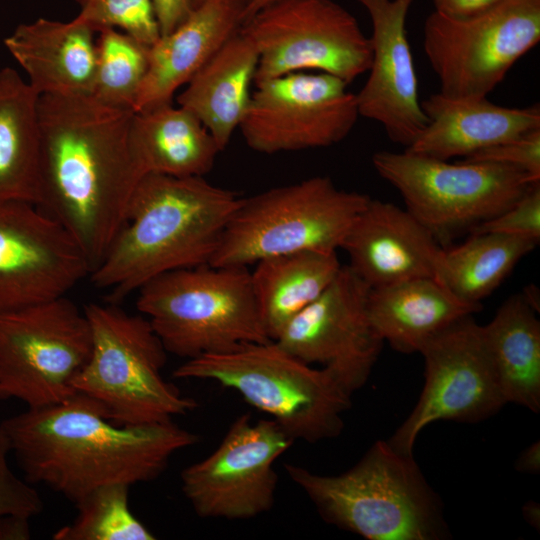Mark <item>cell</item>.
Returning <instances> with one entry per match:
<instances>
[{
    "mask_svg": "<svg viewBox=\"0 0 540 540\" xmlns=\"http://www.w3.org/2000/svg\"><path fill=\"white\" fill-rule=\"evenodd\" d=\"M133 113L90 95L38 98L39 207L69 232L91 272L122 227L141 179L129 145Z\"/></svg>",
    "mask_w": 540,
    "mask_h": 540,
    "instance_id": "obj_1",
    "label": "cell"
},
{
    "mask_svg": "<svg viewBox=\"0 0 540 540\" xmlns=\"http://www.w3.org/2000/svg\"><path fill=\"white\" fill-rule=\"evenodd\" d=\"M31 484H43L74 504L109 484L149 482L198 436L173 421L125 426L108 420L83 394L28 408L0 424Z\"/></svg>",
    "mask_w": 540,
    "mask_h": 540,
    "instance_id": "obj_2",
    "label": "cell"
},
{
    "mask_svg": "<svg viewBox=\"0 0 540 540\" xmlns=\"http://www.w3.org/2000/svg\"><path fill=\"white\" fill-rule=\"evenodd\" d=\"M241 198L204 176L142 177L91 282L118 301L161 274L209 264Z\"/></svg>",
    "mask_w": 540,
    "mask_h": 540,
    "instance_id": "obj_3",
    "label": "cell"
},
{
    "mask_svg": "<svg viewBox=\"0 0 540 540\" xmlns=\"http://www.w3.org/2000/svg\"><path fill=\"white\" fill-rule=\"evenodd\" d=\"M329 524L368 540H439L448 535L439 497L413 454L376 441L349 470L333 476L285 465Z\"/></svg>",
    "mask_w": 540,
    "mask_h": 540,
    "instance_id": "obj_4",
    "label": "cell"
},
{
    "mask_svg": "<svg viewBox=\"0 0 540 540\" xmlns=\"http://www.w3.org/2000/svg\"><path fill=\"white\" fill-rule=\"evenodd\" d=\"M173 376L211 380L236 391L294 441L337 437L351 406L352 393L330 370L313 368L274 340L186 360Z\"/></svg>",
    "mask_w": 540,
    "mask_h": 540,
    "instance_id": "obj_5",
    "label": "cell"
},
{
    "mask_svg": "<svg viewBox=\"0 0 540 540\" xmlns=\"http://www.w3.org/2000/svg\"><path fill=\"white\" fill-rule=\"evenodd\" d=\"M136 306L166 351L186 360L271 340L244 266L166 272L138 290Z\"/></svg>",
    "mask_w": 540,
    "mask_h": 540,
    "instance_id": "obj_6",
    "label": "cell"
},
{
    "mask_svg": "<svg viewBox=\"0 0 540 540\" xmlns=\"http://www.w3.org/2000/svg\"><path fill=\"white\" fill-rule=\"evenodd\" d=\"M92 333L90 357L73 381L76 393L92 400L118 424L138 426L173 421L197 408L166 381L167 351L145 316L114 304L84 306Z\"/></svg>",
    "mask_w": 540,
    "mask_h": 540,
    "instance_id": "obj_7",
    "label": "cell"
},
{
    "mask_svg": "<svg viewBox=\"0 0 540 540\" xmlns=\"http://www.w3.org/2000/svg\"><path fill=\"white\" fill-rule=\"evenodd\" d=\"M370 199L328 176L242 197L209 264L247 267L296 251H337Z\"/></svg>",
    "mask_w": 540,
    "mask_h": 540,
    "instance_id": "obj_8",
    "label": "cell"
},
{
    "mask_svg": "<svg viewBox=\"0 0 540 540\" xmlns=\"http://www.w3.org/2000/svg\"><path fill=\"white\" fill-rule=\"evenodd\" d=\"M378 175L445 247L454 237L497 216L535 183L523 170L493 162L449 163L404 150L372 156Z\"/></svg>",
    "mask_w": 540,
    "mask_h": 540,
    "instance_id": "obj_9",
    "label": "cell"
},
{
    "mask_svg": "<svg viewBox=\"0 0 540 540\" xmlns=\"http://www.w3.org/2000/svg\"><path fill=\"white\" fill-rule=\"evenodd\" d=\"M91 350L86 313L67 295L0 312V399L28 408L65 401Z\"/></svg>",
    "mask_w": 540,
    "mask_h": 540,
    "instance_id": "obj_10",
    "label": "cell"
},
{
    "mask_svg": "<svg viewBox=\"0 0 540 540\" xmlns=\"http://www.w3.org/2000/svg\"><path fill=\"white\" fill-rule=\"evenodd\" d=\"M540 41V0H502L476 16L436 11L425 20L423 49L450 98L487 97Z\"/></svg>",
    "mask_w": 540,
    "mask_h": 540,
    "instance_id": "obj_11",
    "label": "cell"
},
{
    "mask_svg": "<svg viewBox=\"0 0 540 540\" xmlns=\"http://www.w3.org/2000/svg\"><path fill=\"white\" fill-rule=\"evenodd\" d=\"M240 31L258 52L254 84L309 69L349 84L371 64L369 37L333 0H278L244 21Z\"/></svg>",
    "mask_w": 540,
    "mask_h": 540,
    "instance_id": "obj_12",
    "label": "cell"
},
{
    "mask_svg": "<svg viewBox=\"0 0 540 540\" xmlns=\"http://www.w3.org/2000/svg\"><path fill=\"white\" fill-rule=\"evenodd\" d=\"M255 86L238 128L259 153L330 147L343 141L360 117L348 83L327 73L295 72Z\"/></svg>",
    "mask_w": 540,
    "mask_h": 540,
    "instance_id": "obj_13",
    "label": "cell"
},
{
    "mask_svg": "<svg viewBox=\"0 0 540 540\" xmlns=\"http://www.w3.org/2000/svg\"><path fill=\"white\" fill-rule=\"evenodd\" d=\"M295 441L272 419L240 415L216 449L181 473V488L202 518L247 520L270 511L278 476L274 463Z\"/></svg>",
    "mask_w": 540,
    "mask_h": 540,
    "instance_id": "obj_14",
    "label": "cell"
},
{
    "mask_svg": "<svg viewBox=\"0 0 540 540\" xmlns=\"http://www.w3.org/2000/svg\"><path fill=\"white\" fill-rule=\"evenodd\" d=\"M425 382L409 416L387 440L413 454L423 428L438 420L476 423L496 414L506 401L473 315L462 317L429 339L419 352Z\"/></svg>",
    "mask_w": 540,
    "mask_h": 540,
    "instance_id": "obj_15",
    "label": "cell"
},
{
    "mask_svg": "<svg viewBox=\"0 0 540 540\" xmlns=\"http://www.w3.org/2000/svg\"><path fill=\"white\" fill-rule=\"evenodd\" d=\"M370 289L348 265L341 266L325 291L274 341L300 360L330 370L353 394L369 378L383 344L367 313Z\"/></svg>",
    "mask_w": 540,
    "mask_h": 540,
    "instance_id": "obj_16",
    "label": "cell"
},
{
    "mask_svg": "<svg viewBox=\"0 0 540 540\" xmlns=\"http://www.w3.org/2000/svg\"><path fill=\"white\" fill-rule=\"evenodd\" d=\"M90 272L73 237L41 207L0 203V312L67 295Z\"/></svg>",
    "mask_w": 540,
    "mask_h": 540,
    "instance_id": "obj_17",
    "label": "cell"
},
{
    "mask_svg": "<svg viewBox=\"0 0 540 540\" xmlns=\"http://www.w3.org/2000/svg\"><path fill=\"white\" fill-rule=\"evenodd\" d=\"M367 11L372 34L368 78L356 94L361 117L379 123L390 141L407 148L427 125L407 38L414 0H357Z\"/></svg>",
    "mask_w": 540,
    "mask_h": 540,
    "instance_id": "obj_18",
    "label": "cell"
},
{
    "mask_svg": "<svg viewBox=\"0 0 540 540\" xmlns=\"http://www.w3.org/2000/svg\"><path fill=\"white\" fill-rule=\"evenodd\" d=\"M340 248L371 289L417 278L439 280L443 247L409 211L393 203L371 198Z\"/></svg>",
    "mask_w": 540,
    "mask_h": 540,
    "instance_id": "obj_19",
    "label": "cell"
},
{
    "mask_svg": "<svg viewBox=\"0 0 540 540\" xmlns=\"http://www.w3.org/2000/svg\"><path fill=\"white\" fill-rule=\"evenodd\" d=\"M428 122L406 151L449 160L468 157L488 147L540 128L538 104L504 107L484 98H450L434 93L421 101Z\"/></svg>",
    "mask_w": 540,
    "mask_h": 540,
    "instance_id": "obj_20",
    "label": "cell"
},
{
    "mask_svg": "<svg viewBox=\"0 0 540 540\" xmlns=\"http://www.w3.org/2000/svg\"><path fill=\"white\" fill-rule=\"evenodd\" d=\"M244 6L234 0H207L171 33L149 47L148 69L133 111L141 112L172 103L217 50L236 33Z\"/></svg>",
    "mask_w": 540,
    "mask_h": 540,
    "instance_id": "obj_21",
    "label": "cell"
},
{
    "mask_svg": "<svg viewBox=\"0 0 540 540\" xmlns=\"http://www.w3.org/2000/svg\"><path fill=\"white\" fill-rule=\"evenodd\" d=\"M96 31L76 18L20 24L4 45L38 95H90L96 70Z\"/></svg>",
    "mask_w": 540,
    "mask_h": 540,
    "instance_id": "obj_22",
    "label": "cell"
},
{
    "mask_svg": "<svg viewBox=\"0 0 540 540\" xmlns=\"http://www.w3.org/2000/svg\"><path fill=\"white\" fill-rule=\"evenodd\" d=\"M481 303L455 296L434 278H417L370 289L367 313L377 336L398 352H420L458 319L481 311Z\"/></svg>",
    "mask_w": 540,
    "mask_h": 540,
    "instance_id": "obj_23",
    "label": "cell"
},
{
    "mask_svg": "<svg viewBox=\"0 0 540 540\" xmlns=\"http://www.w3.org/2000/svg\"><path fill=\"white\" fill-rule=\"evenodd\" d=\"M258 52L240 29L200 68L178 95L223 151L239 127L251 98Z\"/></svg>",
    "mask_w": 540,
    "mask_h": 540,
    "instance_id": "obj_24",
    "label": "cell"
},
{
    "mask_svg": "<svg viewBox=\"0 0 540 540\" xmlns=\"http://www.w3.org/2000/svg\"><path fill=\"white\" fill-rule=\"evenodd\" d=\"M129 145L141 178L149 174L205 176L220 152L198 118L172 103L134 112Z\"/></svg>",
    "mask_w": 540,
    "mask_h": 540,
    "instance_id": "obj_25",
    "label": "cell"
},
{
    "mask_svg": "<svg viewBox=\"0 0 540 540\" xmlns=\"http://www.w3.org/2000/svg\"><path fill=\"white\" fill-rule=\"evenodd\" d=\"M539 312L524 292L506 299L482 327L484 343L506 403L540 410Z\"/></svg>",
    "mask_w": 540,
    "mask_h": 540,
    "instance_id": "obj_26",
    "label": "cell"
},
{
    "mask_svg": "<svg viewBox=\"0 0 540 540\" xmlns=\"http://www.w3.org/2000/svg\"><path fill=\"white\" fill-rule=\"evenodd\" d=\"M38 98L14 69L0 70V203L41 202Z\"/></svg>",
    "mask_w": 540,
    "mask_h": 540,
    "instance_id": "obj_27",
    "label": "cell"
},
{
    "mask_svg": "<svg viewBox=\"0 0 540 540\" xmlns=\"http://www.w3.org/2000/svg\"><path fill=\"white\" fill-rule=\"evenodd\" d=\"M251 284L264 329L275 340L285 325L331 284L341 264L336 251L302 250L255 263Z\"/></svg>",
    "mask_w": 540,
    "mask_h": 540,
    "instance_id": "obj_28",
    "label": "cell"
},
{
    "mask_svg": "<svg viewBox=\"0 0 540 540\" xmlns=\"http://www.w3.org/2000/svg\"><path fill=\"white\" fill-rule=\"evenodd\" d=\"M537 244L521 236L470 233L462 244L443 247L438 279L461 300L480 303Z\"/></svg>",
    "mask_w": 540,
    "mask_h": 540,
    "instance_id": "obj_29",
    "label": "cell"
},
{
    "mask_svg": "<svg viewBox=\"0 0 540 540\" xmlns=\"http://www.w3.org/2000/svg\"><path fill=\"white\" fill-rule=\"evenodd\" d=\"M98 33L90 96L106 106L133 111L147 73L150 46L114 28Z\"/></svg>",
    "mask_w": 540,
    "mask_h": 540,
    "instance_id": "obj_30",
    "label": "cell"
},
{
    "mask_svg": "<svg viewBox=\"0 0 540 540\" xmlns=\"http://www.w3.org/2000/svg\"><path fill=\"white\" fill-rule=\"evenodd\" d=\"M126 484L98 487L75 503L78 514L59 528L55 540H153L155 536L134 516Z\"/></svg>",
    "mask_w": 540,
    "mask_h": 540,
    "instance_id": "obj_31",
    "label": "cell"
},
{
    "mask_svg": "<svg viewBox=\"0 0 540 540\" xmlns=\"http://www.w3.org/2000/svg\"><path fill=\"white\" fill-rule=\"evenodd\" d=\"M76 19L96 32L119 28L141 43L151 46L161 36L152 0H76Z\"/></svg>",
    "mask_w": 540,
    "mask_h": 540,
    "instance_id": "obj_32",
    "label": "cell"
},
{
    "mask_svg": "<svg viewBox=\"0 0 540 540\" xmlns=\"http://www.w3.org/2000/svg\"><path fill=\"white\" fill-rule=\"evenodd\" d=\"M470 233H497L540 240V183L533 184L511 207Z\"/></svg>",
    "mask_w": 540,
    "mask_h": 540,
    "instance_id": "obj_33",
    "label": "cell"
},
{
    "mask_svg": "<svg viewBox=\"0 0 540 540\" xmlns=\"http://www.w3.org/2000/svg\"><path fill=\"white\" fill-rule=\"evenodd\" d=\"M10 452L8 437L0 426V516L19 514L31 518L42 511L43 501L31 483L12 471L8 462Z\"/></svg>",
    "mask_w": 540,
    "mask_h": 540,
    "instance_id": "obj_34",
    "label": "cell"
},
{
    "mask_svg": "<svg viewBox=\"0 0 540 540\" xmlns=\"http://www.w3.org/2000/svg\"><path fill=\"white\" fill-rule=\"evenodd\" d=\"M463 161L493 162L523 170L540 182V128L521 137L476 152Z\"/></svg>",
    "mask_w": 540,
    "mask_h": 540,
    "instance_id": "obj_35",
    "label": "cell"
},
{
    "mask_svg": "<svg viewBox=\"0 0 540 540\" xmlns=\"http://www.w3.org/2000/svg\"><path fill=\"white\" fill-rule=\"evenodd\" d=\"M161 36L171 33L193 11L191 0H152Z\"/></svg>",
    "mask_w": 540,
    "mask_h": 540,
    "instance_id": "obj_36",
    "label": "cell"
},
{
    "mask_svg": "<svg viewBox=\"0 0 540 540\" xmlns=\"http://www.w3.org/2000/svg\"><path fill=\"white\" fill-rule=\"evenodd\" d=\"M435 11L455 19L476 16L494 7L502 0H432Z\"/></svg>",
    "mask_w": 540,
    "mask_h": 540,
    "instance_id": "obj_37",
    "label": "cell"
},
{
    "mask_svg": "<svg viewBox=\"0 0 540 540\" xmlns=\"http://www.w3.org/2000/svg\"><path fill=\"white\" fill-rule=\"evenodd\" d=\"M30 538V517L19 514L0 516V540H27Z\"/></svg>",
    "mask_w": 540,
    "mask_h": 540,
    "instance_id": "obj_38",
    "label": "cell"
},
{
    "mask_svg": "<svg viewBox=\"0 0 540 540\" xmlns=\"http://www.w3.org/2000/svg\"><path fill=\"white\" fill-rule=\"evenodd\" d=\"M515 468L521 473L537 474L540 471V442L537 440L519 455Z\"/></svg>",
    "mask_w": 540,
    "mask_h": 540,
    "instance_id": "obj_39",
    "label": "cell"
},
{
    "mask_svg": "<svg viewBox=\"0 0 540 540\" xmlns=\"http://www.w3.org/2000/svg\"><path fill=\"white\" fill-rule=\"evenodd\" d=\"M522 513L526 522L533 528L539 530L540 505L534 501H529L522 507Z\"/></svg>",
    "mask_w": 540,
    "mask_h": 540,
    "instance_id": "obj_40",
    "label": "cell"
},
{
    "mask_svg": "<svg viewBox=\"0 0 540 540\" xmlns=\"http://www.w3.org/2000/svg\"><path fill=\"white\" fill-rule=\"evenodd\" d=\"M278 0H250L249 4L247 5L244 13H243V21H246L251 16H253L255 13L263 9L264 7L276 2Z\"/></svg>",
    "mask_w": 540,
    "mask_h": 540,
    "instance_id": "obj_41",
    "label": "cell"
},
{
    "mask_svg": "<svg viewBox=\"0 0 540 540\" xmlns=\"http://www.w3.org/2000/svg\"><path fill=\"white\" fill-rule=\"evenodd\" d=\"M205 1L207 0H191V3H192V6H193V9L196 8L197 6L201 5L202 3H204ZM236 2H238L239 4H241L242 6H244V11L247 7V5L249 4L250 0H234ZM244 13V12H243Z\"/></svg>",
    "mask_w": 540,
    "mask_h": 540,
    "instance_id": "obj_42",
    "label": "cell"
}]
</instances>
